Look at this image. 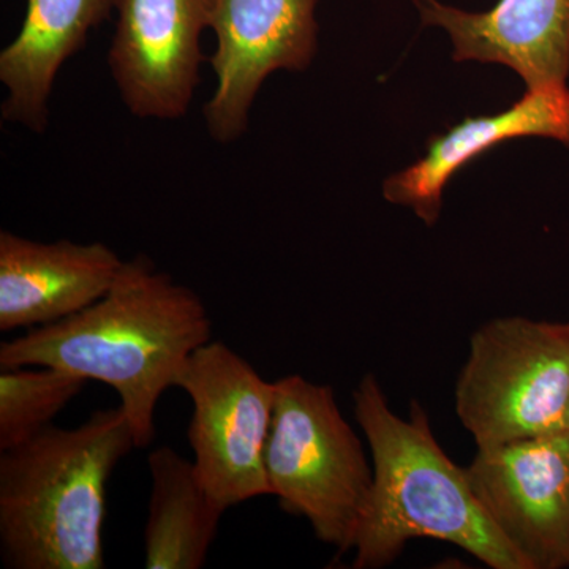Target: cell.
Returning a JSON list of instances; mask_svg holds the SVG:
<instances>
[{
    "label": "cell",
    "instance_id": "1",
    "mask_svg": "<svg viewBox=\"0 0 569 569\" xmlns=\"http://www.w3.org/2000/svg\"><path fill=\"white\" fill-rule=\"evenodd\" d=\"M212 340L200 296L148 257L123 261L108 293L56 323L0 346V367L48 366L102 381L119 396L137 449L156 436L157 403L178 387L190 356Z\"/></svg>",
    "mask_w": 569,
    "mask_h": 569
},
{
    "label": "cell",
    "instance_id": "2",
    "mask_svg": "<svg viewBox=\"0 0 569 569\" xmlns=\"http://www.w3.org/2000/svg\"><path fill=\"white\" fill-rule=\"evenodd\" d=\"M373 459V486L355 542L356 569L383 568L410 539L451 542L493 569H529L479 503L467 468L445 455L418 402L397 417L373 376L355 391Z\"/></svg>",
    "mask_w": 569,
    "mask_h": 569
},
{
    "label": "cell",
    "instance_id": "3",
    "mask_svg": "<svg viewBox=\"0 0 569 569\" xmlns=\"http://www.w3.org/2000/svg\"><path fill=\"white\" fill-rule=\"evenodd\" d=\"M137 449L122 408L54 425L0 455V552L11 569H102L112 470Z\"/></svg>",
    "mask_w": 569,
    "mask_h": 569
},
{
    "label": "cell",
    "instance_id": "4",
    "mask_svg": "<svg viewBox=\"0 0 569 569\" xmlns=\"http://www.w3.org/2000/svg\"><path fill=\"white\" fill-rule=\"evenodd\" d=\"M276 383L266 477L284 511L309 520L337 552L353 550L373 471L335 391L301 376Z\"/></svg>",
    "mask_w": 569,
    "mask_h": 569
},
{
    "label": "cell",
    "instance_id": "5",
    "mask_svg": "<svg viewBox=\"0 0 569 569\" xmlns=\"http://www.w3.org/2000/svg\"><path fill=\"white\" fill-rule=\"evenodd\" d=\"M456 413L478 448L569 429V323L482 325L456 385Z\"/></svg>",
    "mask_w": 569,
    "mask_h": 569
},
{
    "label": "cell",
    "instance_id": "6",
    "mask_svg": "<svg viewBox=\"0 0 569 569\" xmlns=\"http://www.w3.org/2000/svg\"><path fill=\"white\" fill-rule=\"evenodd\" d=\"M176 388L192 400L187 437L198 477L213 500L228 511L271 496L264 458L276 383L227 343L211 340L190 356Z\"/></svg>",
    "mask_w": 569,
    "mask_h": 569
},
{
    "label": "cell",
    "instance_id": "7",
    "mask_svg": "<svg viewBox=\"0 0 569 569\" xmlns=\"http://www.w3.org/2000/svg\"><path fill=\"white\" fill-rule=\"evenodd\" d=\"M318 0H209L216 91L204 104L212 140L228 144L249 127L269 74L309 69L318 48Z\"/></svg>",
    "mask_w": 569,
    "mask_h": 569
},
{
    "label": "cell",
    "instance_id": "8",
    "mask_svg": "<svg viewBox=\"0 0 569 569\" xmlns=\"http://www.w3.org/2000/svg\"><path fill=\"white\" fill-rule=\"evenodd\" d=\"M467 475L529 569L569 568V429L478 448Z\"/></svg>",
    "mask_w": 569,
    "mask_h": 569
},
{
    "label": "cell",
    "instance_id": "9",
    "mask_svg": "<svg viewBox=\"0 0 569 569\" xmlns=\"http://www.w3.org/2000/svg\"><path fill=\"white\" fill-rule=\"evenodd\" d=\"M116 14L108 66L122 102L140 119L183 118L200 84L209 0H116Z\"/></svg>",
    "mask_w": 569,
    "mask_h": 569
},
{
    "label": "cell",
    "instance_id": "10",
    "mask_svg": "<svg viewBox=\"0 0 569 569\" xmlns=\"http://www.w3.org/2000/svg\"><path fill=\"white\" fill-rule=\"evenodd\" d=\"M411 2L422 24L448 33L456 62L508 67L527 91L568 86L569 0H498L477 13L438 0Z\"/></svg>",
    "mask_w": 569,
    "mask_h": 569
},
{
    "label": "cell",
    "instance_id": "11",
    "mask_svg": "<svg viewBox=\"0 0 569 569\" xmlns=\"http://www.w3.org/2000/svg\"><path fill=\"white\" fill-rule=\"evenodd\" d=\"M123 260L103 244L37 242L0 231V331L66 320L108 293Z\"/></svg>",
    "mask_w": 569,
    "mask_h": 569
},
{
    "label": "cell",
    "instance_id": "12",
    "mask_svg": "<svg viewBox=\"0 0 569 569\" xmlns=\"http://www.w3.org/2000/svg\"><path fill=\"white\" fill-rule=\"evenodd\" d=\"M529 137L549 138L569 149L568 86L526 91L507 110L462 119L436 134L421 159L387 179L385 198L432 227L440 217L445 187L462 168L497 146Z\"/></svg>",
    "mask_w": 569,
    "mask_h": 569
},
{
    "label": "cell",
    "instance_id": "13",
    "mask_svg": "<svg viewBox=\"0 0 569 569\" xmlns=\"http://www.w3.org/2000/svg\"><path fill=\"white\" fill-rule=\"evenodd\" d=\"M112 11L116 0H28L17 39L0 52V82L9 93L3 121L37 133L47 130L48 100L59 70Z\"/></svg>",
    "mask_w": 569,
    "mask_h": 569
},
{
    "label": "cell",
    "instance_id": "14",
    "mask_svg": "<svg viewBox=\"0 0 569 569\" xmlns=\"http://www.w3.org/2000/svg\"><path fill=\"white\" fill-rule=\"evenodd\" d=\"M152 489L144 527V567L200 569L219 531L224 509L198 477L193 460L170 447L148 458Z\"/></svg>",
    "mask_w": 569,
    "mask_h": 569
},
{
    "label": "cell",
    "instance_id": "15",
    "mask_svg": "<svg viewBox=\"0 0 569 569\" xmlns=\"http://www.w3.org/2000/svg\"><path fill=\"white\" fill-rule=\"evenodd\" d=\"M88 380L48 366L0 372V452L31 440L52 425Z\"/></svg>",
    "mask_w": 569,
    "mask_h": 569
}]
</instances>
